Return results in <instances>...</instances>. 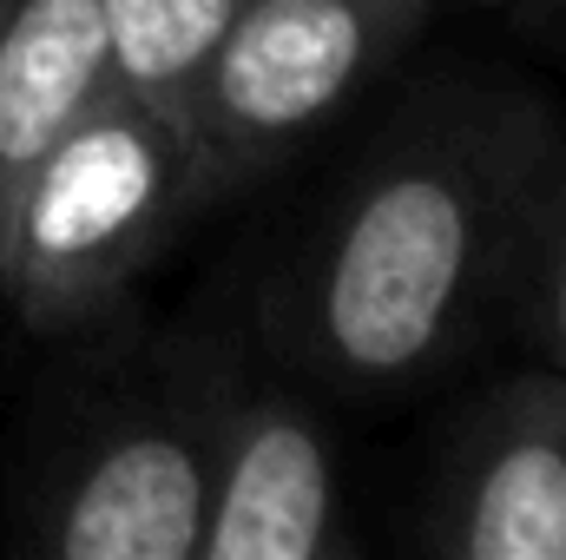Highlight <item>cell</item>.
Listing matches in <instances>:
<instances>
[{
	"label": "cell",
	"instance_id": "cell-5",
	"mask_svg": "<svg viewBox=\"0 0 566 560\" xmlns=\"http://www.w3.org/2000/svg\"><path fill=\"white\" fill-rule=\"evenodd\" d=\"M422 541L461 560H566V370H514L461 416Z\"/></svg>",
	"mask_w": 566,
	"mask_h": 560
},
{
	"label": "cell",
	"instance_id": "cell-8",
	"mask_svg": "<svg viewBox=\"0 0 566 560\" xmlns=\"http://www.w3.org/2000/svg\"><path fill=\"white\" fill-rule=\"evenodd\" d=\"M244 0H106V46H113V86L178 113L191 73L218 46V33L238 20Z\"/></svg>",
	"mask_w": 566,
	"mask_h": 560
},
{
	"label": "cell",
	"instance_id": "cell-4",
	"mask_svg": "<svg viewBox=\"0 0 566 560\" xmlns=\"http://www.w3.org/2000/svg\"><path fill=\"white\" fill-rule=\"evenodd\" d=\"M428 20V0H244L178 100L205 198L329 126Z\"/></svg>",
	"mask_w": 566,
	"mask_h": 560
},
{
	"label": "cell",
	"instance_id": "cell-9",
	"mask_svg": "<svg viewBox=\"0 0 566 560\" xmlns=\"http://www.w3.org/2000/svg\"><path fill=\"white\" fill-rule=\"evenodd\" d=\"M501 303L514 310V330L534 350V363L566 370V145L534 198V218L521 231Z\"/></svg>",
	"mask_w": 566,
	"mask_h": 560
},
{
	"label": "cell",
	"instance_id": "cell-7",
	"mask_svg": "<svg viewBox=\"0 0 566 560\" xmlns=\"http://www.w3.org/2000/svg\"><path fill=\"white\" fill-rule=\"evenodd\" d=\"M113 93L106 0H0V191Z\"/></svg>",
	"mask_w": 566,
	"mask_h": 560
},
{
	"label": "cell",
	"instance_id": "cell-2",
	"mask_svg": "<svg viewBox=\"0 0 566 560\" xmlns=\"http://www.w3.org/2000/svg\"><path fill=\"white\" fill-rule=\"evenodd\" d=\"M211 205L178 113L99 93L0 191V297L40 336L93 330Z\"/></svg>",
	"mask_w": 566,
	"mask_h": 560
},
{
	"label": "cell",
	"instance_id": "cell-1",
	"mask_svg": "<svg viewBox=\"0 0 566 560\" xmlns=\"http://www.w3.org/2000/svg\"><path fill=\"white\" fill-rule=\"evenodd\" d=\"M560 145L554 106L521 86L416 100L264 297L277 356L336 390H402L448 363L501 303Z\"/></svg>",
	"mask_w": 566,
	"mask_h": 560
},
{
	"label": "cell",
	"instance_id": "cell-3",
	"mask_svg": "<svg viewBox=\"0 0 566 560\" xmlns=\"http://www.w3.org/2000/svg\"><path fill=\"white\" fill-rule=\"evenodd\" d=\"M211 363H145L73 396L13 488V541L46 560H198L211 488Z\"/></svg>",
	"mask_w": 566,
	"mask_h": 560
},
{
	"label": "cell",
	"instance_id": "cell-6",
	"mask_svg": "<svg viewBox=\"0 0 566 560\" xmlns=\"http://www.w3.org/2000/svg\"><path fill=\"white\" fill-rule=\"evenodd\" d=\"M356 554L343 462L316 409L277 383L218 376L211 488L198 560H329Z\"/></svg>",
	"mask_w": 566,
	"mask_h": 560
}]
</instances>
